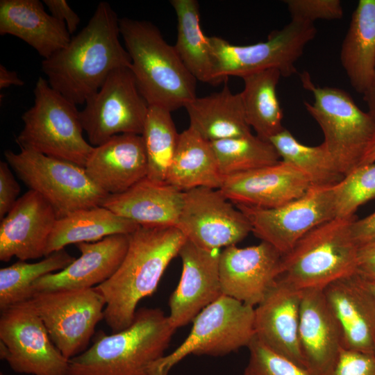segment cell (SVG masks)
<instances>
[{"label": "cell", "instance_id": "6", "mask_svg": "<svg viewBox=\"0 0 375 375\" xmlns=\"http://www.w3.org/2000/svg\"><path fill=\"white\" fill-rule=\"evenodd\" d=\"M34 104L22 116L24 127L16 138L20 149L85 167L94 147L83 135L76 106L38 78Z\"/></svg>", "mask_w": 375, "mask_h": 375}, {"label": "cell", "instance_id": "4", "mask_svg": "<svg viewBox=\"0 0 375 375\" xmlns=\"http://www.w3.org/2000/svg\"><path fill=\"white\" fill-rule=\"evenodd\" d=\"M119 24L131 60L130 69L149 106L172 112L197 97V80L153 24L123 17Z\"/></svg>", "mask_w": 375, "mask_h": 375}, {"label": "cell", "instance_id": "16", "mask_svg": "<svg viewBox=\"0 0 375 375\" xmlns=\"http://www.w3.org/2000/svg\"><path fill=\"white\" fill-rule=\"evenodd\" d=\"M282 254L270 244L224 248L219 259L222 294L255 308L280 274Z\"/></svg>", "mask_w": 375, "mask_h": 375}, {"label": "cell", "instance_id": "8", "mask_svg": "<svg viewBox=\"0 0 375 375\" xmlns=\"http://www.w3.org/2000/svg\"><path fill=\"white\" fill-rule=\"evenodd\" d=\"M316 33L314 24L291 19L267 40L253 44L235 45L220 37H208L215 85L231 76L242 78L270 69H278L281 76L294 75L296 62Z\"/></svg>", "mask_w": 375, "mask_h": 375}, {"label": "cell", "instance_id": "15", "mask_svg": "<svg viewBox=\"0 0 375 375\" xmlns=\"http://www.w3.org/2000/svg\"><path fill=\"white\" fill-rule=\"evenodd\" d=\"M195 245L208 250L235 245L252 227L246 215L219 189L199 187L184 192L176 226Z\"/></svg>", "mask_w": 375, "mask_h": 375}, {"label": "cell", "instance_id": "48", "mask_svg": "<svg viewBox=\"0 0 375 375\" xmlns=\"http://www.w3.org/2000/svg\"><path fill=\"white\" fill-rule=\"evenodd\" d=\"M359 273L375 278V264H365L358 267Z\"/></svg>", "mask_w": 375, "mask_h": 375}, {"label": "cell", "instance_id": "9", "mask_svg": "<svg viewBox=\"0 0 375 375\" xmlns=\"http://www.w3.org/2000/svg\"><path fill=\"white\" fill-rule=\"evenodd\" d=\"M185 340L151 367L150 375H169L188 356H222L248 347L254 338V308L221 295L193 319Z\"/></svg>", "mask_w": 375, "mask_h": 375}, {"label": "cell", "instance_id": "27", "mask_svg": "<svg viewBox=\"0 0 375 375\" xmlns=\"http://www.w3.org/2000/svg\"><path fill=\"white\" fill-rule=\"evenodd\" d=\"M340 61L349 81L362 95L375 71V0H359L343 40Z\"/></svg>", "mask_w": 375, "mask_h": 375}, {"label": "cell", "instance_id": "7", "mask_svg": "<svg viewBox=\"0 0 375 375\" xmlns=\"http://www.w3.org/2000/svg\"><path fill=\"white\" fill-rule=\"evenodd\" d=\"M300 78L314 98L312 103L304 101V106L321 128L323 143L344 176L359 166L375 135V117L362 110L346 91L316 85L306 72Z\"/></svg>", "mask_w": 375, "mask_h": 375}, {"label": "cell", "instance_id": "38", "mask_svg": "<svg viewBox=\"0 0 375 375\" xmlns=\"http://www.w3.org/2000/svg\"><path fill=\"white\" fill-rule=\"evenodd\" d=\"M247 347L249 358L242 375H315L306 367L274 351L256 335Z\"/></svg>", "mask_w": 375, "mask_h": 375}, {"label": "cell", "instance_id": "30", "mask_svg": "<svg viewBox=\"0 0 375 375\" xmlns=\"http://www.w3.org/2000/svg\"><path fill=\"white\" fill-rule=\"evenodd\" d=\"M139 226L101 206L77 210L57 219L48 241L47 256L71 244L97 242L114 235H130Z\"/></svg>", "mask_w": 375, "mask_h": 375}, {"label": "cell", "instance_id": "35", "mask_svg": "<svg viewBox=\"0 0 375 375\" xmlns=\"http://www.w3.org/2000/svg\"><path fill=\"white\" fill-rule=\"evenodd\" d=\"M141 135L147 158V177L156 182H165L179 138L171 111L149 106Z\"/></svg>", "mask_w": 375, "mask_h": 375}, {"label": "cell", "instance_id": "11", "mask_svg": "<svg viewBox=\"0 0 375 375\" xmlns=\"http://www.w3.org/2000/svg\"><path fill=\"white\" fill-rule=\"evenodd\" d=\"M28 301L68 360L88 348L97 325L104 319L106 301L95 288L36 292Z\"/></svg>", "mask_w": 375, "mask_h": 375}, {"label": "cell", "instance_id": "21", "mask_svg": "<svg viewBox=\"0 0 375 375\" xmlns=\"http://www.w3.org/2000/svg\"><path fill=\"white\" fill-rule=\"evenodd\" d=\"M129 235H114L101 240L81 242V256L65 269L47 274L32 286L33 292L95 288L109 279L124 260Z\"/></svg>", "mask_w": 375, "mask_h": 375}, {"label": "cell", "instance_id": "5", "mask_svg": "<svg viewBox=\"0 0 375 375\" xmlns=\"http://www.w3.org/2000/svg\"><path fill=\"white\" fill-rule=\"evenodd\" d=\"M356 219L335 217L312 229L282 256L277 278L299 290H323L356 273L358 247L351 225Z\"/></svg>", "mask_w": 375, "mask_h": 375}, {"label": "cell", "instance_id": "47", "mask_svg": "<svg viewBox=\"0 0 375 375\" xmlns=\"http://www.w3.org/2000/svg\"><path fill=\"white\" fill-rule=\"evenodd\" d=\"M375 162V135L369 143L359 165Z\"/></svg>", "mask_w": 375, "mask_h": 375}, {"label": "cell", "instance_id": "3", "mask_svg": "<svg viewBox=\"0 0 375 375\" xmlns=\"http://www.w3.org/2000/svg\"><path fill=\"white\" fill-rule=\"evenodd\" d=\"M158 308L137 310L132 324L118 332L98 331L92 344L69 360V375H150L175 332Z\"/></svg>", "mask_w": 375, "mask_h": 375}, {"label": "cell", "instance_id": "44", "mask_svg": "<svg viewBox=\"0 0 375 375\" xmlns=\"http://www.w3.org/2000/svg\"><path fill=\"white\" fill-rule=\"evenodd\" d=\"M22 86L24 85L23 80L19 78L15 71L8 69L3 65H0V89L8 88L10 85Z\"/></svg>", "mask_w": 375, "mask_h": 375}, {"label": "cell", "instance_id": "41", "mask_svg": "<svg viewBox=\"0 0 375 375\" xmlns=\"http://www.w3.org/2000/svg\"><path fill=\"white\" fill-rule=\"evenodd\" d=\"M10 167L6 161L0 162V219L11 210L20 193V186Z\"/></svg>", "mask_w": 375, "mask_h": 375}, {"label": "cell", "instance_id": "46", "mask_svg": "<svg viewBox=\"0 0 375 375\" xmlns=\"http://www.w3.org/2000/svg\"><path fill=\"white\" fill-rule=\"evenodd\" d=\"M363 99L367 104V111L375 117V71L372 85L363 94Z\"/></svg>", "mask_w": 375, "mask_h": 375}, {"label": "cell", "instance_id": "23", "mask_svg": "<svg viewBox=\"0 0 375 375\" xmlns=\"http://www.w3.org/2000/svg\"><path fill=\"white\" fill-rule=\"evenodd\" d=\"M84 168L90 178L107 194L126 191L147 176L142 135L119 134L94 147Z\"/></svg>", "mask_w": 375, "mask_h": 375}, {"label": "cell", "instance_id": "20", "mask_svg": "<svg viewBox=\"0 0 375 375\" xmlns=\"http://www.w3.org/2000/svg\"><path fill=\"white\" fill-rule=\"evenodd\" d=\"M322 291L340 327L342 347L375 354V300L360 275L341 278Z\"/></svg>", "mask_w": 375, "mask_h": 375}, {"label": "cell", "instance_id": "39", "mask_svg": "<svg viewBox=\"0 0 375 375\" xmlns=\"http://www.w3.org/2000/svg\"><path fill=\"white\" fill-rule=\"evenodd\" d=\"M291 19L314 24L318 19L337 20L343 16L340 0H285Z\"/></svg>", "mask_w": 375, "mask_h": 375}, {"label": "cell", "instance_id": "32", "mask_svg": "<svg viewBox=\"0 0 375 375\" xmlns=\"http://www.w3.org/2000/svg\"><path fill=\"white\" fill-rule=\"evenodd\" d=\"M170 3L177 17L176 51L197 81L215 85L210 45L200 26L197 1L172 0Z\"/></svg>", "mask_w": 375, "mask_h": 375}, {"label": "cell", "instance_id": "36", "mask_svg": "<svg viewBox=\"0 0 375 375\" xmlns=\"http://www.w3.org/2000/svg\"><path fill=\"white\" fill-rule=\"evenodd\" d=\"M210 143L224 177L273 165L280 160L278 153L269 141L252 133Z\"/></svg>", "mask_w": 375, "mask_h": 375}, {"label": "cell", "instance_id": "34", "mask_svg": "<svg viewBox=\"0 0 375 375\" xmlns=\"http://www.w3.org/2000/svg\"><path fill=\"white\" fill-rule=\"evenodd\" d=\"M75 258L63 249L49 254L37 262L18 260L11 265L1 268V311L29 300L34 294L33 284L38 279L65 269Z\"/></svg>", "mask_w": 375, "mask_h": 375}, {"label": "cell", "instance_id": "43", "mask_svg": "<svg viewBox=\"0 0 375 375\" xmlns=\"http://www.w3.org/2000/svg\"><path fill=\"white\" fill-rule=\"evenodd\" d=\"M351 232L358 246L375 239V211L362 219L356 218L351 223Z\"/></svg>", "mask_w": 375, "mask_h": 375}, {"label": "cell", "instance_id": "17", "mask_svg": "<svg viewBox=\"0 0 375 375\" xmlns=\"http://www.w3.org/2000/svg\"><path fill=\"white\" fill-rule=\"evenodd\" d=\"M219 249L208 250L186 240L180 249L183 270L169 300L168 319L174 329L193 321L222 294L219 276Z\"/></svg>", "mask_w": 375, "mask_h": 375}, {"label": "cell", "instance_id": "22", "mask_svg": "<svg viewBox=\"0 0 375 375\" xmlns=\"http://www.w3.org/2000/svg\"><path fill=\"white\" fill-rule=\"evenodd\" d=\"M301 295L302 291L277 278L254 308V328L265 345L306 367L298 336Z\"/></svg>", "mask_w": 375, "mask_h": 375}, {"label": "cell", "instance_id": "29", "mask_svg": "<svg viewBox=\"0 0 375 375\" xmlns=\"http://www.w3.org/2000/svg\"><path fill=\"white\" fill-rule=\"evenodd\" d=\"M223 178L210 142L191 126L179 133L165 182L185 192L199 187L219 189Z\"/></svg>", "mask_w": 375, "mask_h": 375}, {"label": "cell", "instance_id": "37", "mask_svg": "<svg viewBox=\"0 0 375 375\" xmlns=\"http://www.w3.org/2000/svg\"><path fill=\"white\" fill-rule=\"evenodd\" d=\"M336 217L355 216L358 208L375 199V162L362 165L333 186Z\"/></svg>", "mask_w": 375, "mask_h": 375}, {"label": "cell", "instance_id": "24", "mask_svg": "<svg viewBox=\"0 0 375 375\" xmlns=\"http://www.w3.org/2000/svg\"><path fill=\"white\" fill-rule=\"evenodd\" d=\"M298 336L306 367L315 375H328L342 340L322 290H302Z\"/></svg>", "mask_w": 375, "mask_h": 375}, {"label": "cell", "instance_id": "31", "mask_svg": "<svg viewBox=\"0 0 375 375\" xmlns=\"http://www.w3.org/2000/svg\"><path fill=\"white\" fill-rule=\"evenodd\" d=\"M281 76L276 69L247 75L240 92L247 122L259 138L269 141L285 128L276 87Z\"/></svg>", "mask_w": 375, "mask_h": 375}, {"label": "cell", "instance_id": "19", "mask_svg": "<svg viewBox=\"0 0 375 375\" xmlns=\"http://www.w3.org/2000/svg\"><path fill=\"white\" fill-rule=\"evenodd\" d=\"M310 187L311 183L301 172L279 160L224 176L219 190L235 205L273 208L303 196Z\"/></svg>", "mask_w": 375, "mask_h": 375}, {"label": "cell", "instance_id": "12", "mask_svg": "<svg viewBox=\"0 0 375 375\" xmlns=\"http://www.w3.org/2000/svg\"><path fill=\"white\" fill-rule=\"evenodd\" d=\"M0 358L18 374L69 375V360L28 301L1 311Z\"/></svg>", "mask_w": 375, "mask_h": 375}, {"label": "cell", "instance_id": "45", "mask_svg": "<svg viewBox=\"0 0 375 375\" xmlns=\"http://www.w3.org/2000/svg\"><path fill=\"white\" fill-rule=\"evenodd\" d=\"M359 266L365 264H375V239L358 247Z\"/></svg>", "mask_w": 375, "mask_h": 375}, {"label": "cell", "instance_id": "10", "mask_svg": "<svg viewBox=\"0 0 375 375\" xmlns=\"http://www.w3.org/2000/svg\"><path fill=\"white\" fill-rule=\"evenodd\" d=\"M7 163L29 190L44 198L58 218L101 206L108 195L88 176L85 168L62 159L25 149L6 150Z\"/></svg>", "mask_w": 375, "mask_h": 375}, {"label": "cell", "instance_id": "28", "mask_svg": "<svg viewBox=\"0 0 375 375\" xmlns=\"http://www.w3.org/2000/svg\"><path fill=\"white\" fill-rule=\"evenodd\" d=\"M190 125L209 142L251 133L240 94H233L227 84L218 92L196 97L184 107Z\"/></svg>", "mask_w": 375, "mask_h": 375}, {"label": "cell", "instance_id": "2", "mask_svg": "<svg viewBox=\"0 0 375 375\" xmlns=\"http://www.w3.org/2000/svg\"><path fill=\"white\" fill-rule=\"evenodd\" d=\"M185 240L176 226H140L129 235L128 250L119 268L95 287L106 301L103 320L112 333L132 324L139 302L155 292Z\"/></svg>", "mask_w": 375, "mask_h": 375}, {"label": "cell", "instance_id": "50", "mask_svg": "<svg viewBox=\"0 0 375 375\" xmlns=\"http://www.w3.org/2000/svg\"><path fill=\"white\" fill-rule=\"evenodd\" d=\"M0 375H5L2 372H0Z\"/></svg>", "mask_w": 375, "mask_h": 375}, {"label": "cell", "instance_id": "49", "mask_svg": "<svg viewBox=\"0 0 375 375\" xmlns=\"http://www.w3.org/2000/svg\"><path fill=\"white\" fill-rule=\"evenodd\" d=\"M357 272L360 275L365 285L375 300V278L363 275L358 271Z\"/></svg>", "mask_w": 375, "mask_h": 375}, {"label": "cell", "instance_id": "14", "mask_svg": "<svg viewBox=\"0 0 375 375\" xmlns=\"http://www.w3.org/2000/svg\"><path fill=\"white\" fill-rule=\"evenodd\" d=\"M333 186H312L303 196L273 208L235 206L248 218L252 233L284 255L312 229L336 217Z\"/></svg>", "mask_w": 375, "mask_h": 375}, {"label": "cell", "instance_id": "33", "mask_svg": "<svg viewBox=\"0 0 375 375\" xmlns=\"http://www.w3.org/2000/svg\"><path fill=\"white\" fill-rule=\"evenodd\" d=\"M269 141L280 158L301 172L312 186H333L343 179L344 175L323 142L314 147L305 145L286 128Z\"/></svg>", "mask_w": 375, "mask_h": 375}, {"label": "cell", "instance_id": "13", "mask_svg": "<svg viewBox=\"0 0 375 375\" xmlns=\"http://www.w3.org/2000/svg\"><path fill=\"white\" fill-rule=\"evenodd\" d=\"M79 111L89 143L99 146L119 134L142 135L149 105L128 67L114 70Z\"/></svg>", "mask_w": 375, "mask_h": 375}, {"label": "cell", "instance_id": "18", "mask_svg": "<svg viewBox=\"0 0 375 375\" xmlns=\"http://www.w3.org/2000/svg\"><path fill=\"white\" fill-rule=\"evenodd\" d=\"M58 219L51 204L37 192L28 190L1 219L0 260H19L47 256L49 237Z\"/></svg>", "mask_w": 375, "mask_h": 375}, {"label": "cell", "instance_id": "26", "mask_svg": "<svg viewBox=\"0 0 375 375\" xmlns=\"http://www.w3.org/2000/svg\"><path fill=\"white\" fill-rule=\"evenodd\" d=\"M22 40L47 59L71 40L65 23L48 14L39 0H1L0 35Z\"/></svg>", "mask_w": 375, "mask_h": 375}, {"label": "cell", "instance_id": "42", "mask_svg": "<svg viewBox=\"0 0 375 375\" xmlns=\"http://www.w3.org/2000/svg\"><path fill=\"white\" fill-rule=\"evenodd\" d=\"M51 15L65 23L70 34H73L80 23V17L70 8L65 0H44Z\"/></svg>", "mask_w": 375, "mask_h": 375}, {"label": "cell", "instance_id": "25", "mask_svg": "<svg viewBox=\"0 0 375 375\" xmlns=\"http://www.w3.org/2000/svg\"><path fill=\"white\" fill-rule=\"evenodd\" d=\"M183 200V191L146 177L122 193L108 194L101 206L140 226H176Z\"/></svg>", "mask_w": 375, "mask_h": 375}, {"label": "cell", "instance_id": "1", "mask_svg": "<svg viewBox=\"0 0 375 375\" xmlns=\"http://www.w3.org/2000/svg\"><path fill=\"white\" fill-rule=\"evenodd\" d=\"M119 19L100 2L88 24L66 47L42 62L50 86L77 106L96 93L114 70L131 67L121 44Z\"/></svg>", "mask_w": 375, "mask_h": 375}, {"label": "cell", "instance_id": "40", "mask_svg": "<svg viewBox=\"0 0 375 375\" xmlns=\"http://www.w3.org/2000/svg\"><path fill=\"white\" fill-rule=\"evenodd\" d=\"M328 375H375V354L342 347Z\"/></svg>", "mask_w": 375, "mask_h": 375}]
</instances>
